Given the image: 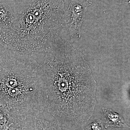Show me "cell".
I'll list each match as a JSON object with an SVG mask.
<instances>
[{
	"mask_svg": "<svg viewBox=\"0 0 130 130\" xmlns=\"http://www.w3.org/2000/svg\"><path fill=\"white\" fill-rule=\"evenodd\" d=\"M40 64L44 104L64 130H84L95 107L97 85L84 56L60 35L45 50Z\"/></svg>",
	"mask_w": 130,
	"mask_h": 130,
	"instance_id": "6da1fadb",
	"label": "cell"
},
{
	"mask_svg": "<svg viewBox=\"0 0 130 130\" xmlns=\"http://www.w3.org/2000/svg\"><path fill=\"white\" fill-rule=\"evenodd\" d=\"M40 66L32 58L0 51V107L11 125L35 120L44 111Z\"/></svg>",
	"mask_w": 130,
	"mask_h": 130,
	"instance_id": "7a4b0ae2",
	"label": "cell"
},
{
	"mask_svg": "<svg viewBox=\"0 0 130 130\" xmlns=\"http://www.w3.org/2000/svg\"><path fill=\"white\" fill-rule=\"evenodd\" d=\"M65 11L64 0H29L11 27L0 28V44L30 58L45 51L60 34Z\"/></svg>",
	"mask_w": 130,
	"mask_h": 130,
	"instance_id": "3957f363",
	"label": "cell"
},
{
	"mask_svg": "<svg viewBox=\"0 0 130 130\" xmlns=\"http://www.w3.org/2000/svg\"><path fill=\"white\" fill-rule=\"evenodd\" d=\"M68 9L65 11L62 18L61 30L68 37V40L80 38L81 36V26L88 8L92 5V0L81 2L78 0H69Z\"/></svg>",
	"mask_w": 130,
	"mask_h": 130,
	"instance_id": "277c9868",
	"label": "cell"
},
{
	"mask_svg": "<svg viewBox=\"0 0 130 130\" xmlns=\"http://www.w3.org/2000/svg\"><path fill=\"white\" fill-rule=\"evenodd\" d=\"M16 19V16L10 6L0 3V28H9Z\"/></svg>",
	"mask_w": 130,
	"mask_h": 130,
	"instance_id": "5b68a950",
	"label": "cell"
},
{
	"mask_svg": "<svg viewBox=\"0 0 130 130\" xmlns=\"http://www.w3.org/2000/svg\"><path fill=\"white\" fill-rule=\"evenodd\" d=\"M102 109L104 114L107 118L105 128H107L109 127L112 128H129V126L126 123L123 119V117L120 115L106 108L103 107Z\"/></svg>",
	"mask_w": 130,
	"mask_h": 130,
	"instance_id": "8992f818",
	"label": "cell"
},
{
	"mask_svg": "<svg viewBox=\"0 0 130 130\" xmlns=\"http://www.w3.org/2000/svg\"><path fill=\"white\" fill-rule=\"evenodd\" d=\"M35 130H64L55 122H51L43 119H36Z\"/></svg>",
	"mask_w": 130,
	"mask_h": 130,
	"instance_id": "52a82bcc",
	"label": "cell"
},
{
	"mask_svg": "<svg viewBox=\"0 0 130 130\" xmlns=\"http://www.w3.org/2000/svg\"><path fill=\"white\" fill-rule=\"evenodd\" d=\"M35 120L18 124L11 125L8 130H35Z\"/></svg>",
	"mask_w": 130,
	"mask_h": 130,
	"instance_id": "ba28073f",
	"label": "cell"
},
{
	"mask_svg": "<svg viewBox=\"0 0 130 130\" xmlns=\"http://www.w3.org/2000/svg\"><path fill=\"white\" fill-rule=\"evenodd\" d=\"M86 128L87 130H106L102 120L100 119L91 123Z\"/></svg>",
	"mask_w": 130,
	"mask_h": 130,
	"instance_id": "9c48e42d",
	"label": "cell"
},
{
	"mask_svg": "<svg viewBox=\"0 0 130 130\" xmlns=\"http://www.w3.org/2000/svg\"><path fill=\"white\" fill-rule=\"evenodd\" d=\"M11 125L7 114L0 107V126Z\"/></svg>",
	"mask_w": 130,
	"mask_h": 130,
	"instance_id": "30bf717a",
	"label": "cell"
},
{
	"mask_svg": "<svg viewBox=\"0 0 130 130\" xmlns=\"http://www.w3.org/2000/svg\"><path fill=\"white\" fill-rule=\"evenodd\" d=\"M10 125H6L0 126V130H8Z\"/></svg>",
	"mask_w": 130,
	"mask_h": 130,
	"instance_id": "8fae6325",
	"label": "cell"
},
{
	"mask_svg": "<svg viewBox=\"0 0 130 130\" xmlns=\"http://www.w3.org/2000/svg\"><path fill=\"white\" fill-rule=\"evenodd\" d=\"M120 1L125 4H128L129 3V0H120Z\"/></svg>",
	"mask_w": 130,
	"mask_h": 130,
	"instance_id": "7c38bea8",
	"label": "cell"
}]
</instances>
